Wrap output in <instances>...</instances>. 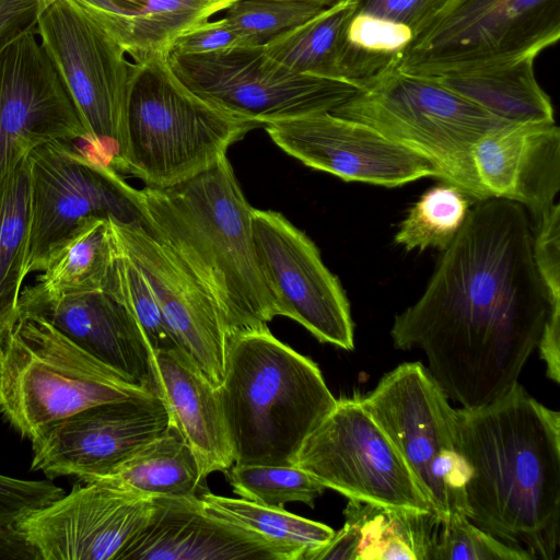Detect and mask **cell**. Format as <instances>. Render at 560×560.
I'll return each mask as SVG.
<instances>
[{"label": "cell", "mask_w": 560, "mask_h": 560, "mask_svg": "<svg viewBox=\"0 0 560 560\" xmlns=\"http://www.w3.org/2000/svg\"><path fill=\"white\" fill-rule=\"evenodd\" d=\"M560 206L556 202L533 226V254L550 306H560Z\"/></svg>", "instance_id": "obj_39"}, {"label": "cell", "mask_w": 560, "mask_h": 560, "mask_svg": "<svg viewBox=\"0 0 560 560\" xmlns=\"http://www.w3.org/2000/svg\"><path fill=\"white\" fill-rule=\"evenodd\" d=\"M560 37V0H454L406 49L398 69L443 70L536 56Z\"/></svg>", "instance_id": "obj_12"}, {"label": "cell", "mask_w": 560, "mask_h": 560, "mask_svg": "<svg viewBox=\"0 0 560 560\" xmlns=\"http://www.w3.org/2000/svg\"><path fill=\"white\" fill-rule=\"evenodd\" d=\"M19 317L46 320L130 383L159 396L153 353L127 305L105 290L52 295L36 283L21 290Z\"/></svg>", "instance_id": "obj_20"}, {"label": "cell", "mask_w": 560, "mask_h": 560, "mask_svg": "<svg viewBox=\"0 0 560 560\" xmlns=\"http://www.w3.org/2000/svg\"><path fill=\"white\" fill-rule=\"evenodd\" d=\"M65 493L51 481L24 480L0 474V546L14 540L12 525L16 520Z\"/></svg>", "instance_id": "obj_38"}, {"label": "cell", "mask_w": 560, "mask_h": 560, "mask_svg": "<svg viewBox=\"0 0 560 560\" xmlns=\"http://www.w3.org/2000/svg\"><path fill=\"white\" fill-rule=\"evenodd\" d=\"M47 0H0V51L21 34L35 31Z\"/></svg>", "instance_id": "obj_42"}, {"label": "cell", "mask_w": 560, "mask_h": 560, "mask_svg": "<svg viewBox=\"0 0 560 560\" xmlns=\"http://www.w3.org/2000/svg\"><path fill=\"white\" fill-rule=\"evenodd\" d=\"M145 394L38 317H19L0 349V413L30 441L83 409Z\"/></svg>", "instance_id": "obj_7"}, {"label": "cell", "mask_w": 560, "mask_h": 560, "mask_svg": "<svg viewBox=\"0 0 560 560\" xmlns=\"http://www.w3.org/2000/svg\"><path fill=\"white\" fill-rule=\"evenodd\" d=\"M361 402L399 452L434 514L441 521L468 517L455 408L427 368L399 364Z\"/></svg>", "instance_id": "obj_8"}, {"label": "cell", "mask_w": 560, "mask_h": 560, "mask_svg": "<svg viewBox=\"0 0 560 560\" xmlns=\"http://www.w3.org/2000/svg\"><path fill=\"white\" fill-rule=\"evenodd\" d=\"M354 1L357 11L402 24L409 27L416 37L440 18L454 0Z\"/></svg>", "instance_id": "obj_40"}, {"label": "cell", "mask_w": 560, "mask_h": 560, "mask_svg": "<svg viewBox=\"0 0 560 560\" xmlns=\"http://www.w3.org/2000/svg\"><path fill=\"white\" fill-rule=\"evenodd\" d=\"M345 525L305 560H430L441 524L432 511L349 499Z\"/></svg>", "instance_id": "obj_24"}, {"label": "cell", "mask_w": 560, "mask_h": 560, "mask_svg": "<svg viewBox=\"0 0 560 560\" xmlns=\"http://www.w3.org/2000/svg\"><path fill=\"white\" fill-rule=\"evenodd\" d=\"M237 46H247L224 18L207 21L184 33L176 39L170 52L179 55H202Z\"/></svg>", "instance_id": "obj_41"}, {"label": "cell", "mask_w": 560, "mask_h": 560, "mask_svg": "<svg viewBox=\"0 0 560 560\" xmlns=\"http://www.w3.org/2000/svg\"><path fill=\"white\" fill-rule=\"evenodd\" d=\"M142 224L194 273L213 299L228 336L278 316L259 268L253 207L226 155L168 188L138 189Z\"/></svg>", "instance_id": "obj_3"}, {"label": "cell", "mask_w": 560, "mask_h": 560, "mask_svg": "<svg viewBox=\"0 0 560 560\" xmlns=\"http://www.w3.org/2000/svg\"><path fill=\"white\" fill-rule=\"evenodd\" d=\"M226 477L234 493L262 505L302 502L314 508L326 487L296 465L233 464Z\"/></svg>", "instance_id": "obj_34"}, {"label": "cell", "mask_w": 560, "mask_h": 560, "mask_svg": "<svg viewBox=\"0 0 560 560\" xmlns=\"http://www.w3.org/2000/svg\"><path fill=\"white\" fill-rule=\"evenodd\" d=\"M170 429L155 394L102 402L43 428L31 440V468L48 479L103 477Z\"/></svg>", "instance_id": "obj_16"}, {"label": "cell", "mask_w": 560, "mask_h": 560, "mask_svg": "<svg viewBox=\"0 0 560 560\" xmlns=\"http://www.w3.org/2000/svg\"><path fill=\"white\" fill-rule=\"evenodd\" d=\"M330 113L368 125L424 155L438 178L470 199L490 198L477 177L472 151L487 132L508 121L434 79L394 68Z\"/></svg>", "instance_id": "obj_6"}, {"label": "cell", "mask_w": 560, "mask_h": 560, "mask_svg": "<svg viewBox=\"0 0 560 560\" xmlns=\"http://www.w3.org/2000/svg\"><path fill=\"white\" fill-rule=\"evenodd\" d=\"M117 560H300L254 532L207 513L199 498L153 497V511Z\"/></svg>", "instance_id": "obj_21"}, {"label": "cell", "mask_w": 560, "mask_h": 560, "mask_svg": "<svg viewBox=\"0 0 560 560\" xmlns=\"http://www.w3.org/2000/svg\"><path fill=\"white\" fill-rule=\"evenodd\" d=\"M114 254L110 218H85L48 255L36 284L52 295L103 290Z\"/></svg>", "instance_id": "obj_29"}, {"label": "cell", "mask_w": 560, "mask_h": 560, "mask_svg": "<svg viewBox=\"0 0 560 560\" xmlns=\"http://www.w3.org/2000/svg\"><path fill=\"white\" fill-rule=\"evenodd\" d=\"M265 130L287 154L346 182L396 187L439 177L424 155L330 112L268 122Z\"/></svg>", "instance_id": "obj_18"}, {"label": "cell", "mask_w": 560, "mask_h": 560, "mask_svg": "<svg viewBox=\"0 0 560 560\" xmlns=\"http://www.w3.org/2000/svg\"><path fill=\"white\" fill-rule=\"evenodd\" d=\"M153 364L171 427L194 452L201 476L225 472L234 464V455L217 387L179 347L155 352Z\"/></svg>", "instance_id": "obj_23"}, {"label": "cell", "mask_w": 560, "mask_h": 560, "mask_svg": "<svg viewBox=\"0 0 560 560\" xmlns=\"http://www.w3.org/2000/svg\"><path fill=\"white\" fill-rule=\"evenodd\" d=\"M110 221L121 247L150 283L177 346L219 386L224 374L226 331L213 299L142 223Z\"/></svg>", "instance_id": "obj_19"}, {"label": "cell", "mask_w": 560, "mask_h": 560, "mask_svg": "<svg viewBox=\"0 0 560 560\" xmlns=\"http://www.w3.org/2000/svg\"><path fill=\"white\" fill-rule=\"evenodd\" d=\"M48 140L90 135L35 31L0 51V184L20 156Z\"/></svg>", "instance_id": "obj_17"}, {"label": "cell", "mask_w": 560, "mask_h": 560, "mask_svg": "<svg viewBox=\"0 0 560 560\" xmlns=\"http://www.w3.org/2000/svg\"><path fill=\"white\" fill-rule=\"evenodd\" d=\"M354 0H341L325 8L314 18L264 46L269 58L301 74L340 80L337 61L340 37Z\"/></svg>", "instance_id": "obj_31"}, {"label": "cell", "mask_w": 560, "mask_h": 560, "mask_svg": "<svg viewBox=\"0 0 560 560\" xmlns=\"http://www.w3.org/2000/svg\"><path fill=\"white\" fill-rule=\"evenodd\" d=\"M202 509L219 518L290 548L300 560L326 545L335 534L329 526L292 514L283 508L232 499L209 491L200 495Z\"/></svg>", "instance_id": "obj_32"}, {"label": "cell", "mask_w": 560, "mask_h": 560, "mask_svg": "<svg viewBox=\"0 0 560 560\" xmlns=\"http://www.w3.org/2000/svg\"><path fill=\"white\" fill-rule=\"evenodd\" d=\"M302 1L317 3V4H320V5L327 8V7H330V5H334V4L338 3L341 0H302Z\"/></svg>", "instance_id": "obj_43"}, {"label": "cell", "mask_w": 560, "mask_h": 560, "mask_svg": "<svg viewBox=\"0 0 560 560\" xmlns=\"http://www.w3.org/2000/svg\"><path fill=\"white\" fill-rule=\"evenodd\" d=\"M536 56L458 66L427 75L508 122L555 121L553 107L539 85Z\"/></svg>", "instance_id": "obj_26"}, {"label": "cell", "mask_w": 560, "mask_h": 560, "mask_svg": "<svg viewBox=\"0 0 560 560\" xmlns=\"http://www.w3.org/2000/svg\"><path fill=\"white\" fill-rule=\"evenodd\" d=\"M153 511V497L97 481L22 515L12 530L30 557L43 560H117Z\"/></svg>", "instance_id": "obj_15"}, {"label": "cell", "mask_w": 560, "mask_h": 560, "mask_svg": "<svg viewBox=\"0 0 560 560\" xmlns=\"http://www.w3.org/2000/svg\"><path fill=\"white\" fill-rule=\"evenodd\" d=\"M413 38L412 31L402 24L354 10L340 37L338 78L363 88L398 68Z\"/></svg>", "instance_id": "obj_30"}, {"label": "cell", "mask_w": 560, "mask_h": 560, "mask_svg": "<svg viewBox=\"0 0 560 560\" xmlns=\"http://www.w3.org/2000/svg\"><path fill=\"white\" fill-rule=\"evenodd\" d=\"M137 63L168 56L184 33L236 0H72Z\"/></svg>", "instance_id": "obj_25"}, {"label": "cell", "mask_w": 560, "mask_h": 560, "mask_svg": "<svg viewBox=\"0 0 560 560\" xmlns=\"http://www.w3.org/2000/svg\"><path fill=\"white\" fill-rule=\"evenodd\" d=\"M217 394L235 464L294 465L305 439L337 404L317 364L267 324L228 336Z\"/></svg>", "instance_id": "obj_4"}, {"label": "cell", "mask_w": 560, "mask_h": 560, "mask_svg": "<svg viewBox=\"0 0 560 560\" xmlns=\"http://www.w3.org/2000/svg\"><path fill=\"white\" fill-rule=\"evenodd\" d=\"M294 465L348 499L432 511L399 452L359 396L337 399L303 442Z\"/></svg>", "instance_id": "obj_13"}, {"label": "cell", "mask_w": 560, "mask_h": 560, "mask_svg": "<svg viewBox=\"0 0 560 560\" xmlns=\"http://www.w3.org/2000/svg\"><path fill=\"white\" fill-rule=\"evenodd\" d=\"M530 223L516 202L478 201L420 299L394 318V347L421 350L431 376L462 408L506 394L541 338L551 306Z\"/></svg>", "instance_id": "obj_1"}, {"label": "cell", "mask_w": 560, "mask_h": 560, "mask_svg": "<svg viewBox=\"0 0 560 560\" xmlns=\"http://www.w3.org/2000/svg\"><path fill=\"white\" fill-rule=\"evenodd\" d=\"M168 63L198 96L261 126L332 112L359 90L345 80L293 72L269 58L264 46L202 55L170 52Z\"/></svg>", "instance_id": "obj_10"}, {"label": "cell", "mask_w": 560, "mask_h": 560, "mask_svg": "<svg viewBox=\"0 0 560 560\" xmlns=\"http://www.w3.org/2000/svg\"><path fill=\"white\" fill-rule=\"evenodd\" d=\"M455 413L468 518L532 560L558 559L559 411L517 382L490 404Z\"/></svg>", "instance_id": "obj_2"}, {"label": "cell", "mask_w": 560, "mask_h": 560, "mask_svg": "<svg viewBox=\"0 0 560 560\" xmlns=\"http://www.w3.org/2000/svg\"><path fill=\"white\" fill-rule=\"evenodd\" d=\"M252 232L257 261L278 316L295 320L320 342L353 350L348 299L314 242L272 210L253 209Z\"/></svg>", "instance_id": "obj_14"}, {"label": "cell", "mask_w": 560, "mask_h": 560, "mask_svg": "<svg viewBox=\"0 0 560 560\" xmlns=\"http://www.w3.org/2000/svg\"><path fill=\"white\" fill-rule=\"evenodd\" d=\"M430 560H532L468 517L441 521Z\"/></svg>", "instance_id": "obj_37"}, {"label": "cell", "mask_w": 560, "mask_h": 560, "mask_svg": "<svg viewBox=\"0 0 560 560\" xmlns=\"http://www.w3.org/2000/svg\"><path fill=\"white\" fill-rule=\"evenodd\" d=\"M27 153L19 158L0 184V349L19 319L21 285L27 276L31 226Z\"/></svg>", "instance_id": "obj_28"}, {"label": "cell", "mask_w": 560, "mask_h": 560, "mask_svg": "<svg viewBox=\"0 0 560 560\" xmlns=\"http://www.w3.org/2000/svg\"><path fill=\"white\" fill-rule=\"evenodd\" d=\"M472 161L489 197L521 205L538 221L560 190V130L555 121L506 122L475 145Z\"/></svg>", "instance_id": "obj_22"}, {"label": "cell", "mask_w": 560, "mask_h": 560, "mask_svg": "<svg viewBox=\"0 0 560 560\" xmlns=\"http://www.w3.org/2000/svg\"><path fill=\"white\" fill-rule=\"evenodd\" d=\"M31 226L26 272H40L48 255L90 217L142 223L138 189L88 147L48 140L27 153Z\"/></svg>", "instance_id": "obj_11"}, {"label": "cell", "mask_w": 560, "mask_h": 560, "mask_svg": "<svg viewBox=\"0 0 560 560\" xmlns=\"http://www.w3.org/2000/svg\"><path fill=\"white\" fill-rule=\"evenodd\" d=\"M103 290L118 298L131 311L153 354L160 350L178 347L150 283L124 250L116 235L114 260Z\"/></svg>", "instance_id": "obj_35"}, {"label": "cell", "mask_w": 560, "mask_h": 560, "mask_svg": "<svg viewBox=\"0 0 560 560\" xmlns=\"http://www.w3.org/2000/svg\"><path fill=\"white\" fill-rule=\"evenodd\" d=\"M194 452L171 427L110 474L89 479L148 497L200 498L207 492Z\"/></svg>", "instance_id": "obj_27"}, {"label": "cell", "mask_w": 560, "mask_h": 560, "mask_svg": "<svg viewBox=\"0 0 560 560\" xmlns=\"http://www.w3.org/2000/svg\"><path fill=\"white\" fill-rule=\"evenodd\" d=\"M36 34L89 131L88 148L118 172L139 63L72 0H47Z\"/></svg>", "instance_id": "obj_9"}, {"label": "cell", "mask_w": 560, "mask_h": 560, "mask_svg": "<svg viewBox=\"0 0 560 560\" xmlns=\"http://www.w3.org/2000/svg\"><path fill=\"white\" fill-rule=\"evenodd\" d=\"M325 8L302 0H236L225 10L224 19L247 46H265Z\"/></svg>", "instance_id": "obj_36"}, {"label": "cell", "mask_w": 560, "mask_h": 560, "mask_svg": "<svg viewBox=\"0 0 560 560\" xmlns=\"http://www.w3.org/2000/svg\"><path fill=\"white\" fill-rule=\"evenodd\" d=\"M260 126L198 96L174 73L168 56H158L139 63L118 172L145 187L168 188L213 166Z\"/></svg>", "instance_id": "obj_5"}, {"label": "cell", "mask_w": 560, "mask_h": 560, "mask_svg": "<svg viewBox=\"0 0 560 560\" xmlns=\"http://www.w3.org/2000/svg\"><path fill=\"white\" fill-rule=\"evenodd\" d=\"M470 198L447 183L429 188L408 210L395 235L406 250L446 249L462 229Z\"/></svg>", "instance_id": "obj_33"}]
</instances>
